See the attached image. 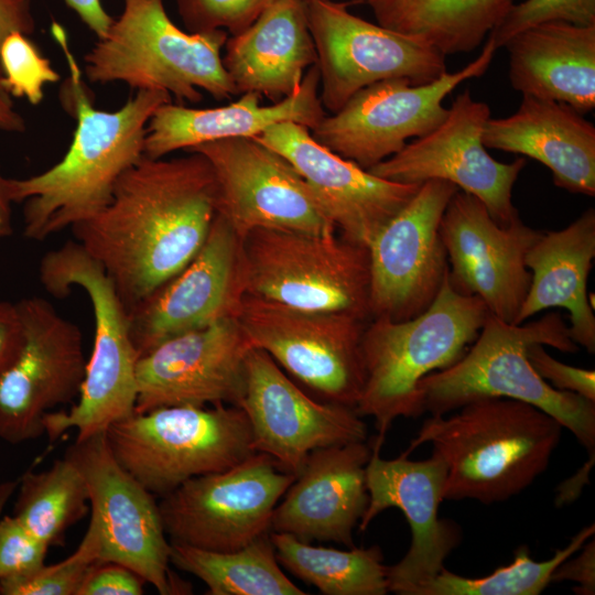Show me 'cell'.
Wrapping results in <instances>:
<instances>
[{
    "label": "cell",
    "instance_id": "cell-40",
    "mask_svg": "<svg viewBox=\"0 0 595 595\" xmlns=\"http://www.w3.org/2000/svg\"><path fill=\"white\" fill-rule=\"evenodd\" d=\"M50 548L14 516L0 519V583L32 575L45 563Z\"/></svg>",
    "mask_w": 595,
    "mask_h": 595
},
{
    "label": "cell",
    "instance_id": "cell-30",
    "mask_svg": "<svg viewBox=\"0 0 595 595\" xmlns=\"http://www.w3.org/2000/svg\"><path fill=\"white\" fill-rule=\"evenodd\" d=\"M595 257V210L561 230L542 232L526 256L531 282L517 324L551 307L567 310L572 340L595 353V316L587 279Z\"/></svg>",
    "mask_w": 595,
    "mask_h": 595
},
{
    "label": "cell",
    "instance_id": "cell-31",
    "mask_svg": "<svg viewBox=\"0 0 595 595\" xmlns=\"http://www.w3.org/2000/svg\"><path fill=\"white\" fill-rule=\"evenodd\" d=\"M513 0H367L378 24L447 54L476 48Z\"/></svg>",
    "mask_w": 595,
    "mask_h": 595
},
{
    "label": "cell",
    "instance_id": "cell-39",
    "mask_svg": "<svg viewBox=\"0 0 595 595\" xmlns=\"http://www.w3.org/2000/svg\"><path fill=\"white\" fill-rule=\"evenodd\" d=\"M277 0H176L188 32L221 30L236 35Z\"/></svg>",
    "mask_w": 595,
    "mask_h": 595
},
{
    "label": "cell",
    "instance_id": "cell-13",
    "mask_svg": "<svg viewBox=\"0 0 595 595\" xmlns=\"http://www.w3.org/2000/svg\"><path fill=\"white\" fill-rule=\"evenodd\" d=\"M305 3L317 55L320 99L332 113L377 82L405 78L424 85L447 72L445 55L416 36L357 17L346 3Z\"/></svg>",
    "mask_w": 595,
    "mask_h": 595
},
{
    "label": "cell",
    "instance_id": "cell-19",
    "mask_svg": "<svg viewBox=\"0 0 595 595\" xmlns=\"http://www.w3.org/2000/svg\"><path fill=\"white\" fill-rule=\"evenodd\" d=\"M239 408L248 419L253 451L295 476L314 450L367 440V425L355 408L310 398L260 348L247 356Z\"/></svg>",
    "mask_w": 595,
    "mask_h": 595
},
{
    "label": "cell",
    "instance_id": "cell-12",
    "mask_svg": "<svg viewBox=\"0 0 595 595\" xmlns=\"http://www.w3.org/2000/svg\"><path fill=\"white\" fill-rule=\"evenodd\" d=\"M497 51L487 39L480 54L462 69L445 73L424 85L405 78L377 82L357 91L336 112L311 130L312 137L360 167L374 165L401 151L410 138L434 130L447 116L444 98L461 83L482 76Z\"/></svg>",
    "mask_w": 595,
    "mask_h": 595
},
{
    "label": "cell",
    "instance_id": "cell-18",
    "mask_svg": "<svg viewBox=\"0 0 595 595\" xmlns=\"http://www.w3.org/2000/svg\"><path fill=\"white\" fill-rule=\"evenodd\" d=\"M489 118L488 105L475 100L465 89L434 130L368 171L401 184L451 182L477 197L499 225H507L519 215L512 204V188L526 160L504 163L488 154L482 138Z\"/></svg>",
    "mask_w": 595,
    "mask_h": 595
},
{
    "label": "cell",
    "instance_id": "cell-38",
    "mask_svg": "<svg viewBox=\"0 0 595 595\" xmlns=\"http://www.w3.org/2000/svg\"><path fill=\"white\" fill-rule=\"evenodd\" d=\"M552 21L595 25V0H524L512 3L488 37L498 50L516 34Z\"/></svg>",
    "mask_w": 595,
    "mask_h": 595
},
{
    "label": "cell",
    "instance_id": "cell-11",
    "mask_svg": "<svg viewBox=\"0 0 595 595\" xmlns=\"http://www.w3.org/2000/svg\"><path fill=\"white\" fill-rule=\"evenodd\" d=\"M295 477L255 452L161 497L164 531L171 543L218 552L241 549L270 532L273 510Z\"/></svg>",
    "mask_w": 595,
    "mask_h": 595
},
{
    "label": "cell",
    "instance_id": "cell-42",
    "mask_svg": "<svg viewBox=\"0 0 595 595\" xmlns=\"http://www.w3.org/2000/svg\"><path fill=\"white\" fill-rule=\"evenodd\" d=\"M143 583L129 567L113 562H96L87 573L78 595H141Z\"/></svg>",
    "mask_w": 595,
    "mask_h": 595
},
{
    "label": "cell",
    "instance_id": "cell-14",
    "mask_svg": "<svg viewBox=\"0 0 595 595\" xmlns=\"http://www.w3.org/2000/svg\"><path fill=\"white\" fill-rule=\"evenodd\" d=\"M20 350L0 379V439L9 444L45 433L44 416L79 396L87 361L79 327L40 296L17 302Z\"/></svg>",
    "mask_w": 595,
    "mask_h": 595
},
{
    "label": "cell",
    "instance_id": "cell-45",
    "mask_svg": "<svg viewBox=\"0 0 595 595\" xmlns=\"http://www.w3.org/2000/svg\"><path fill=\"white\" fill-rule=\"evenodd\" d=\"M35 30L31 0H0V46L13 32L30 35Z\"/></svg>",
    "mask_w": 595,
    "mask_h": 595
},
{
    "label": "cell",
    "instance_id": "cell-7",
    "mask_svg": "<svg viewBox=\"0 0 595 595\" xmlns=\"http://www.w3.org/2000/svg\"><path fill=\"white\" fill-rule=\"evenodd\" d=\"M39 278L45 291L58 299L67 296L73 286L83 289L93 306L94 348L78 402L67 412H48L43 420L51 441L71 429L82 440L134 412L138 355L128 312L102 267L75 240L42 257Z\"/></svg>",
    "mask_w": 595,
    "mask_h": 595
},
{
    "label": "cell",
    "instance_id": "cell-8",
    "mask_svg": "<svg viewBox=\"0 0 595 595\" xmlns=\"http://www.w3.org/2000/svg\"><path fill=\"white\" fill-rule=\"evenodd\" d=\"M106 437L117 462L159 497L255 453L244 410L224 403L133 412L110 424Z\"/></svg>",
    "mask_w": 595,
    "mask_h": 595
},
{
    "label": "cell",
    "instance_id": "cell-27",
    "mask_svg": "<svg viewBox=\"0 0 595 595\" xmlns=\"http://www.w3.org/2000/svg\"><path fill=\"white\" fill-rule=\"evenodd\" d=\"M482 140L542 163L560 188L595 195V127L566 104L522 95L511 116L487 120Z\"/></svg>",
    "mask_w": 595,
    "mask_h": 595
},
{
    "label": "cell",
    "instance_id": "cell-25",
    "mask_svg": "<svg viewBox=\"0 0 595 595\" xmlns=\"http://www.w3.org/2000/svg\"><path fill=\"white\" fill-rule=\"evenodd\" d=\"M370 456L371 447L365 442L311 452L275 506L270 532L354 547V528L369 501L366 466Z\"/></svg>",
    "mask_w": 595,
    "mask_h": 595
},
{
    "label": "cell",
    "instance_id": "cell-47",
    "mask_svg": "<svg viewBox=\"0 0 595 595\" xmlns=\"http://www.w3.org/2000/svg\"><path fill=\"white\" fill-rule=\"evenodd\" d=\"M25 128L23 117L15 110L11 95L4 87L3 75L0 68V130L23 132Z\"/></svg>",
    "mask_w": 595,
    "mask_h": 595
},
{
    "label": "cell",
    "instance_id": "cell-1",
    "mask_svg": "<svg viewBox=\"0 0 595 595\" xmlns=\"http://www.w3.org/2000/svg\"><path fill=\"white\" fill-rule=\"evenodd\" d=\"M216 214L212 165L191 151L143 156L119 177L109 204L71 229L129 312L191 262Z\"/></svg>",
    "mask_w": 595,
    "mask_h": 595
},
{
    "label": "cell",
    "instance_id": "cell-33",
    "mask_svg": "<svg viewBox=\"0 0 595 595\" xmlns=\"http://www.w3.org/2000/svg\"><path fill=\"white\" fill-rule=\"evenodd\" d=\"M170 562L208 587L209 595H305L282 572L270 532L229 552L171 543Z\"/></svg>",
    "mask_w": 595,
    "mask_h": 595
},
{
    "label": "cell",
    "instance_id": "cell-35",
    "mask_svg": "<svg viewBox=\"0 0 595 595\" xmlns=\"http://www.w3.org/2000/svg\"><path fill=\"white\" fill-rule=\"evenodd\" d=\"M594 532L593 523L581 529L564 549H558L545 561H534L529 548L520 545L515 551L512 563L484 577H464L443 567L413 595H539L551 583L554 570L581 550Z\"/></svg>",
    "mask_w": 595,
    "mask_h": 595
},
{
    "label": "cell",
    "instance_id": "cell-34",
    "mask_svg": "<svg viewBox=\"0 0 595 595\" xmlns=\"http://www.w3.org/2000/svg\"><path fill=\"white\" fill-rule=\"evenodd\" d=\"M13 516L48 548L62 545L66 531L89 511L86 482L65 456L42 472L18 479Z\"/></svg>",
    "mask_w": 595,
    "mask_h": 595
},
{
    "label": "cell",
    "instance_id": "cell-32",
    "mask_svg": "<svg viewBox=\"0 0 595 595\" xmlns=\"http://www.w3.org/2000/svg\"><path fill=\"white\" fill-rule=\"evenodd\" d=\"M284 569L325 595H386L388 566L378 545L337 550L315 547L292 534L270 532Z\"/></svg>",
    "mask_w": 595,
    "mask_h": 595
},
{
    "label": "cell",
    "instance_id": "cell-23",
    "mask_svg": "<svg viewBox=\"0 0 595 595\" xmlns=\"http://www.w3.org/2000/svg\"><path fill=\"white\" fill-rule=\"evenodd\" d=\"M253 348L236 317L165 340L139 358L134 412L162 407H239Z\"/></svg>",
    "mask_w": 595,
    "mask_h": 595
},
{
    "label": "cell",
    "instance_id": "cell-51",
    "mask_svg": "<svg viewBox=\"0 0 595 595\" xmlns=\"http://www.w3.org/2000/svg\"><path fill=\"white\" fill-rule=\"evenodd\" d=\"M304 2L313 1V0H303Z\"/></svg>",
    "mask_w": 595,
    "mask_h": 595
},
{
    "label": "cell",
    "instance_id": "cell-37",
    "mask_svg": "<svg viewBox=\"0 0 595 595\" xmlns=\"http://www.w3.org/2000/svg\"><path fill=\"white\" fill-rule=\"evenodd\" d=\"M0 68L3 84L11 96L39 105L44 86L60 80V74L28 35L13 32L0 46Z\"/></svg>",
    "mask_w": 595,
    "mask_h": 595
},
{
    "label": "cell",
    "instance_id": "cell-15",
    "mask_svg": "<svg viewBox=\"0 0 595 595\" xmlns=\"http://www.w3.org/2000/svg\"><path fill=\"white\" fill-rule=\"evenodd\" d=\"M64 456L88 488L90 519L100 533L98 561L129 567L162 595L176 594L159 502L117 462L106 431L76 440Z\"/></svg>",
    "mask_w": 595,
    "mask_h": 595
},
{
    "label": "cell",
    "instance_id": "cell-3",
    "mask_svg": "<svg viewBox=\"0 0 595 595\" xmlns=\"http://www.w3.org/2000/svg\"><path fill=\"white\" fill-rule=\"evenodd\" d=\"M451 415L425 419L401 454L430 443L446 465L443 498L505 501L549 466L562 425L539 408L512 399L470 401Z\"/></svg>",
    "mask_w": 595,
    "mask_h": 595
},
{
    "label": "cell",
    "instance_id": "cell-6",
    "mask_svg": "<svg viewBox=\"0 0 595 595\" xmlns=\"http://www.w3.org/2000/svg\"><path fill=\"white\" fill-rule=\"evenodd\" d=\"M227 39L221 30H181L163 0H123L119 18L85 55L84 72L93 84L162 90L181 105L201 101V90L229 99L238 93L223 64Z\"/></svg>",
    "mask_w": 595,
    "mask_h": 595
},
{
    "label": "cell",
    "instance_id": "cell-43",
    "mask_svg": "<svg viewBox=\"0 0 595 595\" xmlns=\"http://www.w3.org/2000/svg\"><path fill=\"white\" fill-rule=\"evenodd\" d=\"M582 552L563 561L551 575V582L572 581L573 588L580 595L595 594V541L592 539L581 548Z\"/></svg>",
    "mask_w": 595,
    "mask_h": 595
},
{
    "label": "cell",
    "instance_id": "cell-44",
    "mask_svg": "<svg viewBox=\"0 0 595 595\" xmlns=\"http://www.w3.org/2000/svg\"><path fill=\"white\" fill-rule=\"evenodd\" d=\"M22 323L17 302L0 301V379L15 359L22 344Z\"/></svg>",
    "mask_w": 595,
    "mask_h": 595
},
{
    "label": "cell",
    "instance_id": "cell-24",
    "mask_svg": "<svg viewBox=\"0 0 595 595\" xmlns=\"http://www.w3.org/2000/svg\"><path fill=\"white\" fill-rule=\"evenodd\" d=\"M255 139L293 165L344 238L367 247L422 185L381 178L322 145L295 122L274 125Z\"/></svg>",
    "mask_w": 595,
    "mask_h": 595
},
{
    "label": "cell",
    "instance_id": "cell-50",
    "mask_svg": "<svg viewBox=\"0 0 595 595\" xmlns=\"http://www.w3.org/2000/svg\"><path fill=\"white\" fill-rule=\"evenodd\" d=\"M18 487V479L15 480H4L0 483V519L4 507L7 506L10 498L13 496Z\"/></svg>",
    "mask_w": 595,
    "mask_h": 595
},
{
    "label": "cell",
    "instance_id": "cell-48",
    "mask_svg": "<svg viewBox=\"0 0 595 595\" xmlns=\"http://www.w3.org/2000/svg\"><path fill=\"white\" fill-rule=\"evenodd\" d=\"M589 454H591V457L584 464V467H582L573 478H570L572 482H574V485L563 483L562 486L560 487V494L558 495V498L555 500L556 501L555 504L558 506L569 504L570 501L574 500L580 495L578 493H581L584 486L583 479L588 478V473L595 459V456H594L595 451L591 452Z\"/></svg>",
    "mask_w": 595,
    "mask_h": 595
},
{
    "label": "cell",
    "instance_id": "cell-5",
    "mask_svg": "<svg viewBox=\"0 0 595 595\" xmlns=\"http://www.w3.org/2000/svg\"><path fill=\"white\" fill-rule=\"evenodd\" d=\"M488 311L483 301L453 289L448 272L433 303L420 315L393 322L370 318L361 338L364 386L357 412L375 420L382 445L392 422L424 413L420 381L463 357Z\"/></svg>",
    "mask_w": 595,
    "mask_h": 595
},
{
    "label": "cell",
    "instance_id": "cell-28",
    "mask_svg": "<svg viewBox=\"0 0 595 595\" xmlns=\"http://www.w3.org/2000/svg\"><path fill=\"white\" fill-rule=\"evenodd\" d=\"M224 47L223 64L238 95L256 93L271 102L292 95L317 63L303 0H277Z\"/></svg>",
    "mask_w": 595,
    "mask_h": 595
},
{
    "label": "cell",
    "instance_id": "cell-46",
    "mask_svg": "<svg viewBox=\"0 0 595 595\" xmlns=\"http://www.w3.org/2000/svg\"><path fill=\"white\" fill-rule=\"evenodd\" d=\"M77 13L80 20L93 31L97 39L106 35L113 18H111L100 0H64Z\"/></svg>",
    "mask_w": 595,
    "mask_h": 595
},
{
    "label": "cell",
    "instance_id": "cell-16",
    "mask_svg": "<svg viewBox=\"0 0 595 595\" xmlns=\"http://www.w3.org/2000/svg\"><path fill=\"white\" fill-rule=\"evenodd\" d=\"M212 165L217 213L240 238L257 228L335 234L324 206L293 165L255 138H229L193 147Z\"/></svg>",
    "mask_w": 595,
    "mask_h": 595
},
{
    "label": "cell",
    "instance_id": "cell-22",
    "mask_svg": "<svg viewBox=\"0 0 595 595\" xmlns=\"http://www.w3.org/2000/svg\"><path fill=\"white\" fill-rule=\"evenodd\" d=\"M380 448L372 444L366 466L369 501L359 529L366 530L388 508L402 511L411 529V544L398 563L388 566V586L389 592L413 595L441 572L459 543L458 527L437 515L444 500L446 465L433 453L423 461H410L403 455L383 459Z\"/></svg>",
    "mask_w": 595,
    "mask_h": 595
},
{
    "label": "cell",
    "instance_id": "cell-20",
    "mask_svg": "<svg viewBox=\"0 0 595 595\" xmlns=\"http://www.w3.org/2000/svg\"><path fill=\"white\" fill-rule=\"evenodd\" d=\"M440 234L453 289L479 298L488 313L517 324L531 282L526 256L542 231L519 215L499 225L477 197L458 190L444 210Z\"/></svg>",
    "mask_w": 595,
    "mask_h": 595
},
{
    "label": "cell",
    "instance_id": "cell-2",
    "mask_svg": "<svg viewBox=\"0 0 595 595\" xmlns=\"http://www.w3.org/2000/svg\"><path fill=\"white\" fill-rule=\"evenodd\" d=\"M69 65L62 101L76 120L69 148L46 171L26 178H8L12 203H23V234L41 241L101 212L119 177L144 156L147 125L155 109L172 101L162 90H137L120 108L94 106L63 30L54 25Z\"/></svg>",
    "mask_w": 595,
    "mask_h": 595
},
{
    "label": "cell",
    "instance_id": "cell-36",
    "mask_svg": "<svg viewBox=\"0 0 595 595\" xmlns=\"http://www.w3.org/2000/svg\"><path fill=\"white\" fill-rule=\"evenodd\" d=\"M100 533L90 519L87 531L76 551L67 559L51 565L44 564L35 573L21 580L0 583L2 595H78L91 569L98 562Z\"/></svg>",
    "mask_w": 595,
    "mask_h": 595
},
{
    "label": "cell",
    "instance_id": "cell-17",
    "mask_svg": "<svg viewBox=\"0 0 595 595\" xmlns=\"http://www.w3.org/2000/svg\"><path fill=\"white\" fill-rule=\"evenodd\" d=\"M457 191L447 181L422 183L369 244L370 318L402 322L433 303L448 272L440 224Z\"/></svg>",
    "mask_w": 595,
    "mask_h": 595
},
{
    "label": "cell",
    "instance_id": "cell-21",
    "mask_svg": "<svg viewBox=\"0 0 595 595\" xmlns=\"http://www.w3.org/2000/svg\"><path fill=\"white\" fill-rule=\"evenodd\" d=\"M240 241L217 213L191 262L128 312L138 360L170 338L236 317L245 295Z\"/></svg>",
    "mask_w": 595,
    "mask_h": 595
},
{
    "label": "cell",
    "instance_id": "cell-26",
    "mask_svg": "<svg viewBox=\"0 0 595 595\" xmlns=\"http://www.w3.org/2000/svg\"><path fill=\"white\" fill-rule=\"evenodd\" d=\"M260 98L256 93H244L229 105L205 109L173 101L162 104L148 121L144 156L162 159L206 142L255 138L281 122H295L313 130L326 116L320 99L316 64L307 69L292 95L268 106H261Z\"/></svg>",
    "mask_w": 595,
    "mask_h": 595
},
{
    "label": "cell",
    "instance_id": "cell-10",
    "mask_svg": "<svg viewBox=\"0 0 595 595\" xmlns=\"http://www.w3.org/2000/svg\"><path fill=\"white\" fill-rule=\"evenodd\" d=\"M236 318L256 348L326 401L353 407L364 386L361 338L369 320L245 294Z\"/></svg>",
    "mask_w": 595,
    "mask_h": 595
},
{
    "label": "cell",
    "instance_id": "cell-41",
    "mask_svg": "<svg viewBox=\"0 0 595 595\" xmlns=\"http://www.w3.org/2000/svg\"><path fill=\"white\" fill-rule=\"evenodd\" d=\"M543 346L532 344L527 351L537 374L556 390L573 392L595 402V371L563 364L547 353Z\"/></svg>",
    "mask_w": 595,
    "mask_h": 595
},
{
    "label": "cell",
    "instance_id": "cell-4",
    "mask_svg": "<svg viewBox=\"0 0 595 595\" xmlns=\"http://www.w3.org/2000/svg\"><path fill=\"white\" fill-rule=\"evenodd\" d=\"M532 344L569 354L578 350L559 312L528 324H510L488 313L463 357L420 381L424 412L443 415L484 398L518 400L551 415L589 453L594 452L595 402L556 390L543 380L527 357Z\"/></svg>",
    "mask_w": 595,
    "mask_h": 595
},
{
    "label": "cell",
    "instance_id": "cell-49",
    "mask_svg": "<svg viewBox=\"0 0 595 595\" xmlns=\"http://www.w3.org/2000/svg\"><path fill=\"white\" fill-rule=\"evenodd\" d=\"M12 201L8 192V178L0 173V240L12 234Z\"/></svg>",
    "mask_w": 595,
    "mask_h": 595
},
{
    "label": "cell",
    "instance_id": "cell-9",
    "mask_svg": "<svg viewBox=\"0 0 595 595\" xmlns=\"http://www.w3.org/2000/svg\"><path fill=\"white\" fill-rule=\"evenodd\" d=\"M245 294L370 320L367 246L335 234L257 228L240 241Z\"/></svg>",
    "mask_w": 595,
    "mask_h": 595
},
{
    "label": "cell",
    "instance_id": "cell-29",
    "mask_svg": "<svg viewBox=\"0 0 595 595\" xmlns=\"http://www.w3.org/2000/svg\"><path fill=\"white\" fill-rule=\"evenodd\" d=\"M505 47L513 89L582 115L594 110L595 25L545 22L516 34Z\"/></svg>",
    "mask_w": 595,
    "mask_h": 595
}]
</instances>
